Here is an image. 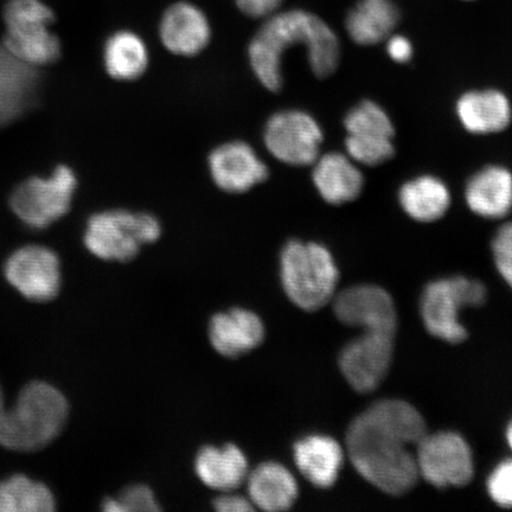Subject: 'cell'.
Returning a JSON list of instances; mask_svg holds the SVG:
<instances>
[{
    "label": "cell",
    "instance_id": "4fadbf2b",
    "mask_svg": "<svg viewBox=\"0 0 512 512\" xmlns=\"http://www.w3.org/2000/svg\"><path fill=\"white\" fill-rule=\"evenodd\" d=\"M158 34L171 54L192 57L209 46L213 29L206 12L188 0H178L163 12Z\"/></svg>",
    "mask_w": 512,
    "mask_h": 512
},
{
    "label": "cell",
    "instance_id": "52a82bcc",
    "mask_svg": "<svg viewBox=\"0 0 512 512\" xmlns=\"http://www.w3.org/2000/svg\"><path fill=\"white\" fill-rule=\"evenodd\" d=\"M485 285L478 280L452 277L435 280L426 286L421 298V316L428 332L441 341L458 344L467 338L459 312L467 306H482Z\"/></svg>",
    "mask_w": 512,
    "mask_h": 512
},
{
    "label": "cell",
    "instance_id": "5b68a950",
    "mask_svg": "<svg viewBox=\"0 0 512 512\" xmlns=\"http://www.w3.org/2000/svg\"><path fill=\"white\" fill-rule=\"evenodd\" d=\"M54 21L53 10L42 0H8L3 46L31 67L47 66L61 55L59 37L50 30Z\"/></svg>",
    "mask_w": 512,
    "mask_h": 512
},
{
    "label": "cell",
    "instance_id": "f1b7e54d",
    "mask_svg": "<svg viewBox=\"0 0 512 512\" xmlns=\"http://www.w3.org/2000/svg\"><path fill=\"white\" fill-rule=\"evenodd\" d=\"M345 150L355 163L364 166H379L395 156L393 139L386 137L348 134Z\"/></svg>",
    "mask_w": 512,
    "mask_h": 512
},
{
    "label": "cell",
    "instance_id": "83f0119b",
    "mask_svg": "<svg viewBox=\"0 0 512 512\" xmlns=\"http://www.w3.org/2000/svg\"><path fill=\"white\" fill-rule=\"evenodd\" d=\"M344 127L354 136H375L394 138L395 128L392 119L383 108L371 100H364L352 107L345 115Z\"/></svg>",
    "mask_w": 512,
    "mask_h": 512
},
{
    "label": "cell",
    "instance_id": "1f68e13d",
    "mask_svg": "<svg viewBox=\"0 0 512 512\" xmlns=\"http://www.w3.org/2000/svg\"><path fill=\"white\" fill-rule=\"evenodd\" d=\"M489 495L499 507L512 509V460L499 464L488 480Z\"/></svg>",
    "mask_w": 512,
    "mask_h": 512
},
{
    "label": "cell",
    "instance_id": "ac0fdd59",
    "mask_svg": "<svg viewBox=\"0 0 512 512\" xmlns=\"http://www.w3.org/2000/svg\"><path fill=\"white\" fill-rule=\"evenodd\" d=\"M465 200L473 214L501 220L512 210V174L501 165L485 166L466 184Z\"/></svg>",
    "mask_w": 512,
    "mask_h": 512
},
{
    "label": "cell",
    "instance_id": "ba28073f",
    "mask_svg": "<svg viewBox=\"0 0 512 512\" xmlns=\"http://www.w3.org/2000/svg\"><path fill=\"white\" fill-rule=\"evenodd\" d=\"M78 179L68 166H59L49 178L32 177L19 184L10 206L27 226L43 229L66 215L72 204Z\"/></svg>",
    "mask_w": 512,
    "mask_h": 512
},
{
    "label": "cell",
    "instance_id": "277c9868",
    "mask_svg": "<svg viewBox=\"0 0 512 512\" xmlns=\"http://www.w3.org/2000/svg\"><path fill=\"white\" fill-rule=\"evenodd\" d=\"M280 278L294 305L305 311H317L334 297L339 271L325 246L291 240L280 254Z\"/></svg>",
    "mask_w": 512,
    "mask_h": 512
},
{
    "label": "cell",
    "instance_id": "7a4b0ae2",
    "mask_svg": "<svg viewBox=\"0 0 512 512\" xmlns=\"http://www.w3.org/2000/svg\"><path fill=\"white\" fill-rule=\"evenodd\" d=\"M297 46L306 50L307 62L317 78L336 73L342 51L335 30L310 11L279 10L264 19L248 46L253 73L268 91L277 93L283 88L284 56Z\"/></svg>",
    "mask_w": 512,
    "mask_h": 512
},
{
    "label": "cell",
    "instance_id": "5bb4252c",
    "mask_svg": "<svg viewBox=\"0 0 512 512\" xmlns=\"http://www.w3.org/2000/svg\"><path fill=\"white\" fill-rule=\"evenodd\" d=\"M208 165L217 188L228 194H243L264 183L270 174L264 160L245 142L217 146L210 153Z\"/></svg>",
    "mask_w": 512,
    "mask_h": 512
},
{
    "label": "cell",
    "instance_id": "d4e9b609",
    "mask_svg": "<svg viewBox=\"0 0 512 512\" xmlns=\"http://www.w3.org/2000/svg\"><path fill=\"white\" fill-rule=\"evenodd\" d=\"M451 192L440 178L425 175L411 179L399 191L403 211L416 222L432 223L443 219L451 207Z\"/></svg>",
    "mask_w": 512,
    "mask_h": 512
},
{
    "label": "cell",
    "instance_id": "ffe728a7",
    "mask_svg": "<svg viewBox=\"0 0 512 512\" xmlns=\"http://www.w3.org/2000/svg\"><path fill=\"white\" fill-rule=\"evenodd\" d=\"M460 124L472 134H494L507 130L512 108L507 95L497 89L471 91L457 101Z\"/></svg>",
    "mask_w": 512,
    "mask_h": 512
},
{
    "label": "cell",
    "instance_id": "6da1fadb",
    "mask_svg": "<svg viewBox=\"0 0 512 512\" xmlns=\"http://www.w3.org/2000/svg\"><path fill=\"white\" fill-rule=\"evenodd\" d=\"M426 435L421 414L405 401L375 403L351 422L347 450L356 471L386 494L400 496L418 482L416 448Z\"/></svg>",
    "mask_w": 512,
    "mask_h": 512
},
{
    "label": "cell",
    "instance_id": "7c38bea8",
    "mask_svg": "<svg viewBox=\"0 0 512 512\" xmlns=\"http://www.w3.org/2000/svg\"><path fill=\"white\" fill-rule=\"evenodd\" d=\"M5 277L25 298L49 302L60 291V261L49 248L25 246L6 261Z\"/></svg>",
    "mask_w": 512,
    "mask_h": 512
},
{
    "label": "cell",
    "instance_id": "30bf717a",
    "mask_svg": "<svg viewBox=\"0 0 512 512\" xmlns=\"http://www.w3.org/2000/svg\"><path fill=\"white\" fill-rule=\"evenodd\" d=\"M324 133L318 121L302 110H284L267 120L264 143L280 163L309 166L320 156Z\"/></svg>",
    "mask_w": 512,
    "mask_h": 512
},
{
    "label": "cell",
    "instance_id": "836d02e7",
    "mask_svg": "<svg viewBox=\"0 0 512 512\" xmlns=\"http://www.w3.org/2000/svg\"><path fill=\"white\" fill-rule=\"evenodd\" d=\"M387 53L395 62L406 63L412 59L413 46L405 36L390 35L387 38Z\"/></svg>",
    "mask_w": 512,
    "mask_h": 512
},
{
    "label": "cell",
    "instance_id": "f546056e",
    "mask_svg": "<svg viewBox=\"0 0 512 512\" xmlns=\"http://www.w3.org/2000/svg\"><path fill=\"white\" fill-rule=\"evenodd\" d=\"M107 512H153L159 511L155 495L145 485L128 486L118 498H108L102 504Z\"/></svg>",
    "mask_w": 512,
    "mask_h": 512
},
{
    "label": "cell",
    "instance_id": "e575fe53",
    "mask_svg": "<svg viewBox=\"0 0 512 512\" xmlns=\"http://www.w3.org/2000/svg\"><path fill=\"white\" fill-rule=\"evenodd\" d=\"M214 507L220 512H247L254 507L249 499L238 495H223L216 499Z\"/></svg>",
    "mask_w": 512,
    "mask_h": 512
},
{
    "label": "cell",
    "instance_id": "2e32d148",
    "mask_svg": "<svg viewBox=\"0 0 512 512\" xmlns=\"http://www.w3.org/2000/svg\"><path fill=\"white\" fill-rule=\"evenodd\" d=\"M312 166V182L319 196L331 206H343L362 195L366 181L357 163L348 155L325 153Z\"/></svg>",
    "mask_w": 512,
    "mask_h": 512
},
{
    "label": "cell",
    "instance_id": "d6a6232c",
    "mask_svg": "<svg viewBox=\"0 0 512 512\" xmlns=\"http://www.w3.org/2000/svg\"><path fill=\"white\" fill-rule=\"evenodd\" d=\"M241 14L253 19H266L281 9L284 0H234Z\"/></svg>",
    "mask_w": 512,
    "mask_h": 512
},
{
    "label": "cell",
    "instance_id": "9c48e42d",
    "mask_svg": "<svg viewBox=\"0 0 512 512\" xmlns=\"http://www.w3.org/2000/svg\"><path fill=\"white\" fill-rule=\"evenodd\" d=\"M364 334L342 351L339 366L352 388L370 393L386 379L393 361L396 326L367 324Z\"/></svg>",
    "mask_w": 512,
    "mask_h": 512
},
{
    "label": "cell",
    "instance_id": "603a6c76",
    "mask_svg": "<svg viewBox=\"0 0 512 512\" xmlns=\"http://www.w3.org/2000/svg\"><path fill=\"white\" fill-rule=\"evenodd\" d=\"M249 501L261 510L277 512L292 507L298 496L296 478L284 465L260 464L247 477Z\"/></svg>",
    "mask_w": 512,
    "mask_h": 512
},
{
    "label": "cell",
    "instance_id": "4316f807",
    "mask_svg": "<svg viewBox=\"0 0 512 512\" xmlns=\"http://www.w3.org/2000/svg\"><path fill=\"white\" fill-rule=\"evenodd\" d=\"M55 499L46 485L23 475L0 483V512H50Z\"/></svg>",
    "mask_w": 512,
    "mask_h": 512
},
{
    "label": "cell",
    "instance_id": "484cf974",
    "mask_svg": "<svg viewBox=\"0 0 512 512\" xmlns=\"http://www.w3.org/2000/svg\"><path fill=\"white\" fill-rule=\"evenodd\" d=\"M104 62L108 75L114 80L134 81L142 78L149 67V49L136 32L119 30L105 43Z\"/></svg>",
    "mask_w": 512,
    "mask_h": 512
},
{
    "label": "cell",
    "instance_id": "cb8c5ba5",
    "mask_svg": "<svg viewBox=\"0 0 512 512\" xmlns=\"http://www.w3.org/2000/svg\"><path fill=\"white\" fill-rule=\"evenodd\" d=\"M399 21L393 0H358L345 19V28L358 46L369 47L386 41Z\"/></svg>",
    "mask_w": 512,
    "mask_h": 512
},
{
    "label": "cell",
    "instance_id": "8992f818",
    "mask_svg": "<svg viewBox=\"0 0 512 512\" xmlns=\"http://www.w3.org/2000/svg\"><path fill=\"white\" fill-rule=\"evenodd\" d=\"M162 226L157 217L128 210H107L89 219L85 245L96 258L128 262L140 248L159 240Z\"/></svg>",
    "mask_w": 512,
    "mask_h": 512
},
{
    "label": "cell",
    "instance_id": "d6986e66",
    "mask_svg": "<svg viewBox=\"0 0 512 512\" xmlns=\"http://www.w3.org/2000/svg\"><path fill=\"white\" fill-rule=\"evenodd\" d=\"M334 310L339 322L356 328L369 323L398 325L393 299L379 286L347 288L336 297Z\"/></svg>",
    "mask_w": 512,
    "mask_h": 512
},
{
    "label": "cell",
    "instance_id": "7402d4cb",
    "mask_svg": "<svg viewBox=\"0 0 512 512\" xmlns=\"http://www.w3.org/2000/svg\"><path fill=\"white\" fill-rule=\"evenodd\" d=\"M195 471L203 484L223 492L238 489L249 473L245 453L232 444L203 447L197 454Z\"/></svg>",
    "mask_w": 512,
    "mask_h": 512
},
{
    "label": "cell",
    "instance_id": "d590c367",
    "mask_svg": "<svg viewBox=\"0 0 512 512\" xmlns=\"http://www.w3.org/2000/svg\"><path fill=\"white\" fill-rule=\"evenodd\" d=\"M507 439H508V443L511 447V450H512V420L508 426V430H507Z\"/></svg>",
    "mask_w": 512,
    "mask_h": 512
},
{
    "label": "cell",
    "instance_id": "8fae6325",
    "mask_svg": "<svg viewBox=\"0 0 512 512\" xmlns=\"http://www.w3.org/2000/svg\"><path fill=\"white\" fill-rule=\"evenodd\" d=\"M419 476L435 488L465 486L473 478V458L469 444L454 432L426 434L416 448Z\"/></svg>",
    "mask_w": 512,
    "mask_h": 512
},
{
    "label": "cell",
    "instance_id": "44dd1931",
    "mask_svg": "<svg viewBox=\"0 0 512 512\" xmlns=\"http://www.w3.org/2000/svg\"><path fill=\"white\" fill-rule=\"evenodd\" d=\"M344 453L335 439L309 435L294 445V462L302 475L317 488L328 489L337 482Z\"/></svg>",
    "mask_w": 512,
    "mask_h": 512
},
{
    "label": "cell",
    "instance_id": "9a60e30c",
    "mask_svg": "<svg viewBox=\"0 0 512 512\" xmlns=\"http://www.w3.org/2000/svg\"><path fill=\"white\" fill-rule=\"evenodd\" d=\"M37 68L16 59L0 43V127L9 125L35 104Z\"/></svg>",
    "mask_w": 512,
    "mask_h": 512
},
{
    "label": "cell",
    "instance_id": "4dcf8cb0",
    "mask_svg": "<svg viewBox=\"0 0 512 512\" xmlns=\"http://www.w3.org/2000/svg\"><path fill=\"white\" fill-rule=\"evenodd\" d=\"M492 253L499 274L512 287V222L498 229L492 240Z\"/></svg>",
    "mask_w": 512,
    "mask_h": 512
},
{
    "label": "cell",
    "instance_id": "3957f363",
    "mask_svg": "<svg viewBox=\"0 0 512 512\" xmlns=\"http://www.w3.org/2000/svg\"><path fill=\"white\" fill-rule=\"evenodd\" d=\"M67 418V400L48 383L28 384L11 409H6L0 388V445L10 450H40L60 434Z\"/></svg>",
    "mask_w": 512,
    "mask_h": 512
},
{
    "label": "cell",
    "instance_id": "e0dca14e",
    "mask_svg": "<svg viewBox=\"0 0 512 512\" xmlns=\"http://www.w3.org/2000/svg\"><path fill=\"white\" fill-rule=\"evenodd\" d=\"M265 334L261 318L246 309L217 313L209 324L211 345L224 357L248 354L264 342Z\"/></svg>",
    "mask_w": 512,
    "mask_h": 512
}]
</instances>
